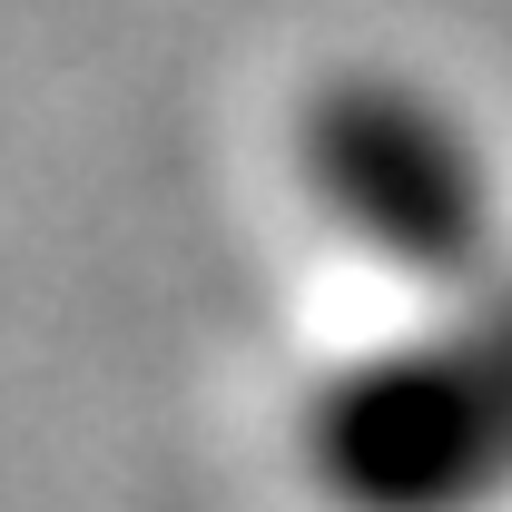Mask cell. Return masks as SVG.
Instances as JSON below:
<instances>
[{"mask_svg": "<svg viewBox=\"0 0 512 512\" xmlns=\"http://www.w3.org/2000/svg\"><path fill=\"white\" fill-rule=\"evenodd\" d=\"M325 473L365 512H463L503 473V384L493 365L444 355H375L316 414Z\"/></svg>", "mask_w": 512, "mask_h": 512, "instance_id": "obj_1", "label": "cell"}, {"mask_svg": "<svg viewBox=\"0 0 512 512\" xmlns=\"http://www.w3.org/2000/svg\"><path fill=\"white\" fill-rule=\"evenodd\" d=\"M316 168L335 207H355V227H375L384 247H414L424 227L453 237L473 217V148L404 89H345L316 128Z\"/></svg>", "mask_w": 512, "mask_h": 512, "instance_id": "obj_2", "label": "cell"}]
</instances>
